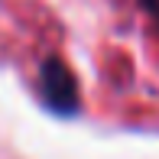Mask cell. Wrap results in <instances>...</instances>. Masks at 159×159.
Returning a JSON list of instances; mask_svg holds the SVG:
<instances>
[{
    "mask_svg": "<svg viewBox=\"0 0 159 159\" xmlns=\"http://www.w3.org/2000/svg\"><path fill=\"white\" fill-rule=\"evenodd\" d=\"M36 94L39 104L55 117H78L81 114V88L75 71L62 55H46L36 71Z\"/></svg>",
    "mask_w": 159,
    "mask_h": 159,
    "instance_id": "obj_1",
    "label": "cell"
},
{
    "mask_svg": "<svg viewBox=\"0 0 159 159\" xmlns=\"http://www.w3.org/2000/svg\"><path fill=\"white\" fill-rule=\"evenodd\" d=\"M140 3V10L149 16V23L156 26V33H159V0H136Z\"/></svg>",
    "mask_w": 159,
    "mask_h": 159,
    "instance_id": "obj_2",
    "label": "cell"
}]
</instances>
